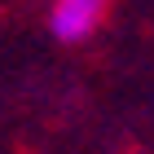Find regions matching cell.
Returning <instances> with one entry per match:
<instances>
[{"label":"cell","mask_w":154,"mask_h":154,"mask_svg":"<svg viewBox=\"0 0 154 154\" xmlns=\"http://www.w3.org/2000/svg\"><path fill=\"white\" fill-rule=\"evenodd\" d=\"M110 0H53V13H48V26H53V35L75 44V40L93 35V26L101 22V13H106Z\"/></svg>","instance_id":"obj_1"}]
</instances>
